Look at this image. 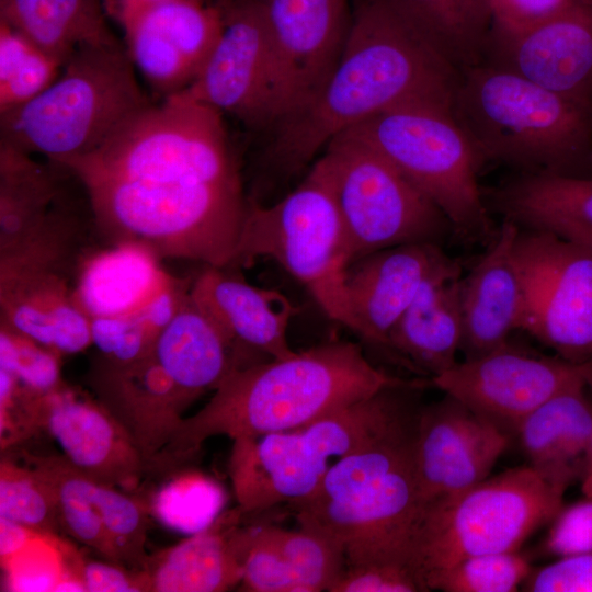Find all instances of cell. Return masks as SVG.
Here are the masks:
<instances>
[{
  "mask_svg": "<svg viewBox=\"0 0 592 592\" xmlns=\"http://www.w3.org/2000/svg\"><path fill=\"white\" fill-rule=\"evenodd\" d=\"M84 254L77 244L48 241L0 255L1 323L59 355L86 350L90 321L75 294Z\"/></svg>",
  "mask_w": 592,
  "mask_h": 592,
  "instance_id": "5bb4252c",
  "label": "cell"
},
{
  "mask_svg": "<svg viewBox=\"0 0 592 592\" xmlns=\"http://www.w3.org/2000/svg\"><path fill=\"white\" fill-rule=\"evenodd\" d=\"M255 1L273 55L278 122L326 83L342 52L351 13L348 0Z\"/></svg>",
  "mask_w": 592,
  "mask_h": 592,
  "instance_id": "e0dca14e",
  "label": "cell"
},
{
  "mask_svg": "<svg viewBox=\"0 0 592 592\" xmlns=\"http://www.w3.org/2000/svg\"><path fill=\"white\" fill-rule=\"evenodd\" d=\"M247 546L242 561L241 590L250 592H301L292 567L264 531L246 526Z\"/></svg>",
  "mask_w": 592,
  "mask_h": 592,
  "instance_id": "b9f144b4",
  "label": "cell"
},
{
  "mask_svg": "<svg viewBox=\"0 0 592 592\" xmlns=\"http://www.w3.org/2000/svg\"><path fill=\"white\" fill-rule=\"evenodd\" d=\"M544 550L557 558L592 553V497L562 505L550 522Z\"/></svg>",
  "mask_w": 592,
  "mask_h": 592,
  "instance_id": "ee69618b",
  "label": "cell"
},
{
  "mask_svg": "<svg viewBox=\"0 0 592 592\" xmlns=\"http://www.w3.org/2000/svg\"><path fill=\"white\" fill-rule=\"evenodd\" d=\"M223 116L183 90L151 102L95 151L64 167L78 180L241 181Z\"/></svg>",
  "mask_w": 592,
  "mask_h": 592,
  "instance_id": "ba28073f",
  "label": "cell"
},
{
  "mask_svg": "<svg viewBox=\"0 0 592 592\" xmlns=\"http://www.w3.org/2000/svg\"><path fill=\"white\" fill-rule=\"evenodd\" d=\"M216 1V0H215Z\"/></svg>",
  "mask_w": 592,
  "mask_h": 592,
  "instance_id": "f5cc1de1",
  "label": "cell"
},
{
  "mask_svg": "<svg viewBox=\"0 0 592 592\" xmlns=\"http://www.w3.org/2000/svg\"><path fill=\"white\" fill-rule=\"evenodd\" d=\"M125 48L159 98L189 88L209 57L223 29L216 3L175 0L119 14Z\"/></svg>",
  "mask_w": 592,
  "mask_h": 592,
  "instance_id": "ac0fdd59",
  "label": "cell"
},
{
  "mask_svg": "<svg viewBox=\"0 0 592 592\" xmlns=\"http://www.w3.org/2000/svg\"><path fill=\"white\" fill-rule=\"evenodd\" d=\"M580 478L583 496L592 497V437L584 457L583 469Z\"/></svg>",
  "mask_w": 592,
  "mask_h": 592,
  "instance_id": "f907efd6",
  "label": "cell"
},
{
  "mask_svg": "<svg viewBox=\"0 0 592 592\" xmlns=\"http://www.w3.org/2000/svg\"><path fill=\"white\" fill-rule=\"evenodd\" d=\"M68 169L0 141V251L26 239L65 193Z\"/></svg>",
  "mask_w": 592,
  "mask_h": 592,
  "instance_id": "d6a6232c",
  "label": "cell"
},
{
  "mask_svg": "<svg viewBox=\"0 0 592 592\" xmlns=\"http://www.w3.org/2000/svg\"><path fill=\"white\" fill-rule=\"evenodd\" d=\"M263 527L295 572L301 592H330L345 567L343 550L334 540L299 525L297 530Z\"/></svg>",
  "mask_w": 592,
  "mask_h": 592,
  "instance_id": "8d00e7d4",
  "label": "cell"
},
{
  "mask_svg": "<svg viewBox=\"0 0 592 592\" xmlns=\"http://www.w3.org/2000/svg\"><path fill=\"white\" fill-rule=\"evenodd\" d=\"M458 78L387 0H355L326 83L269 129L266 167L287 181L333 138L373 116L410 105L452 109Z\"/></svg>",
  "mask_w": 592,
  "mask_h": 592,
  "instance_id": "6da1fadb",
  "label": "cell"
},
{
  "mask_svg": "<svg viewBox=\"0 0 592 592\" xmlns=\"http://www.w3.org/2000/svg\"><path fill=\"white\" fill-rule=\"evenodd\" d=\"M522 585L531 592H592V553L558 558L532 570Z\"/></svg>",
  "mask_w": 592,
  "mask_h": 592,
  "instance_id": "bcb514c9",
  "label": "cell"
},
{
  "mask_svg": "<svg viewBox=\"0 0 592 592\" xmlns=\"http://www.w3.org/2000/svg\"><path fill=\"white\" fill-rule=\"evenodd\" d=\"M517 230L504 220L486 253L462 276L459 351L465 360L505 346L511 332L523 327L525 294L513 251Z\"/></svg>",
  "mask_w": 592,
  "mask_h": 592,
  "instance_id": "d4e9b609",
  "label": "cell"
},
{
  "mask_svg": "<svg viewBox=\"0 0 592 592\" xmlns=\"http://www.w3.org/2000/svg\"><path fill=\"white\" fill-rule=\"evenodd\" d=\"M509 441L505 432L451 395L421 405L414 462L424 509L488 478Z\"/></svg>",
  "mask_w": 592,
  "mask_h": 592,
  "instance_id": "d6986e66",
  "label": "cell"
},
{
  "mask_svg": "<svg viewBox=\"0 0 592 592\" xmlns=\"http://www.w3.org/2000/svg\"><path fill=\"white\" fill-rule=\"evenodd\" d=\"M460 280V265L449 258L424 282L388 335L387 349L430 379L457 363Z\"/></svg>",
  "mask_w": 592,
  "mask_h": 592,
  "instance_id": "4316f807",
  "label": "cell"
},
{
  "mask_svg": "<svg viewBox=\"0 0 592 592\" xmlns=\"http://www.w3.org/2000/svg\"><path fill=\"white\" fill-rule=\"evenodd\" d=\"M78 181L92 225L109 243L137 244L161 260L231 266L248 203L241 181Z\"/></svg>",
  "mask_w": 592,
  "mask_h": 592,
  "instance_id": "5b68a950",
  "label": "cell"
},
{
  "mask_svg": "<svg viewBox=\"0 0 592 592\" xmlns=\"http://www.w3.org/2000/svg\"><path fill=\"white\" fill-rule=\"evenodd\" d=\"M86 489L102 521L115 563L141 571L148 559L145 554L148 505L87 475Z\"/></svg>",
  "mask_w": 592,
  "mask_h": 592,
  "instance_id": "d590c367",
  "label": "cell"
},
{
  "mask_svg": "<svg viewBox=\"0 0 592 592\" xmlns=\"http://www.w3.org/2000/svg\"><path fill=\"white\" fill-rule=\"evenodd\" d=\"M103 0H0V20L62 64L80 47L121 43Z\"/></svg>",
  "mask_w": 592,
  "mask_h": 592,
  "instance_id": "4dcf8cb0",
  "label": "cell"
},
{
  "mask_svg": "<svg viewBox=\"0 0 592 592\" xmlns=\"http://www.w3.org/2000/svg\"><path fill=\"white\" fill-rule=\"evenodd\" d=\"M566 490L525 465L425 508L410 561L424 590L464 558L519 550L537 528L550 524Z\"/></svg>",
  "mask_w": 592,
  "mask_h": 592,
  "instance_id": "9c48e42d",
  "label": "cell"
},
{
  "mask_svg": "<svg viewBox=\"0 0 592 592\" xmlns=\"http://www.w3.org/2000/svg\"><path fill=\"white\" fill-rule=\"evenodd\" d=\"M30 411L33 428L46 430L62 457L88 477L117 488L148 473L136 443L102 403L61 386L33 397Z\"/></svg>",
  "mask_w": 592,
  "mask_h": 592,
  "instance_id": "7402d4cb",
  "label": "cell"
},
{
  "mask_svg": "<svg viewBox=\"0 0 592 592\" xmlns=\"http://www.w3.org/2000/svg\"><path fill=\"white\" fill-rule=\"evenodd\" d=\"M226 270L205 265L191 278L189 294L229 340L240 368L293 355L287 330L298 309L284 294Z\"/></svg>",
  "mask_w": 592,
  "mask_h": 592,
  "instance_id": "603a6c76",
  "label": "cell"
},
{
  "mask_svg": "<svg viewBox=\"0 0 592 592\" xmlns=\"http://www.w3.org/2000/svg\"><path fill=\"white\" fill-rule=\"evenodd\" d=\"M577 3L585 4L592 7V0H573Z\"/></svg>",
  "mask_w": 592,
  "mask_h": 592,
  "instance_id": "816d5d0a",
  "label": "cell"
},
{
  "mask_svg": "<svg viewBox=\"0 0 592 592\" xmlns=\"http://www.w3.org/2000/svg\"><path fill=\"white\" fill-rule=\"evenodd\" d=\"M409 27L458 75L483 62L492 25L487 0H387Z\"/></svg>",
  "mask_w": 592,
  "mask_h": 592,
  "instance_id": "1f68e13d",
  "label": "cell"
},
{
  "mask_svg": "<svg viewBox=\"0 0 592 592\" xmlns=\"http://www.w3.org/2000/svg\"><path fill=\"white\" fill-rule=\"evenodd\" d=\"M420 407L411 403L372 442L334 462L311 494L288 505L299 526L342 548L345 566L411 567L424 512L414 462Z\"/></svg>",
  "mask_w": 592,
  "mask_h": 592,
  "instance_id": "3957f363",
  "label": "cell"
},
{
  "mask_svg": "<svg viewBox=\"0 0 592 592\" xmlns=\"http://www.w3.org/2000/svg\"><path fill=\"white\" fill-rule=\"evenodd\" d=\"M452 114L481 164L569 175L592 167V109L512 72L482 62L459 73Z\"/></svg>",
  "mask_w": 592,
  "mask_h": 592,
  "instance_id": "277c9868",
  "label": "cell"
},
{
  "mask_svg": "<svg viewBox=\"0 0 592 592\" xmlns=\"http://www.w3.org/2000/svg\"><path fill=\"white\" fill-rule=\"evenodd\" d=\"M412 380L375 367L361 345L348 341L237 368L204 407L181 420L156 470H180L212 436L234 441L294 430Z\"/></svg>",
  "mask_w": 592,
  "mask_h": 592,
  "instance_id": "7a4b0ae2",
  "label": "cell"
},
{
  "mask_svg": "<svg viewBox=\"0 0 592 592\" xmlns=\"http://www.w3.org/2000/svg\"><path fill=\"white\" fill-rule=\"evenodd\" d=\"M67 572L79 580L89 592L146 591L141 571H127L126 567L114 562L89 560L67 545L62 546Z\"/></svg>",
  "mask_w": 592,
  "mask_h": 592,
  "instance_id": "f6af8a7d",
  "label": "cell"
},
{
  "mask_svg": "<svg viewBox=\"0 0 592 592\" xmlns=\"http://www.w3.org/2000/svg\"><path fill=\"white\" fill-rule=\"evenodd\" d=\"M0 330V369L11 374L23 391L37 397L64 386L59 354L4 323Z\"/></svg>",
  "mask_w": 592,
  "mask_h": 592,
  "instance_id": "ab89813d",
  "label": "cell"
},
{
  "mask_svg": "<svg viewBox=\"0 0 592 592\" xmlns=\"http://www.w3.org/2000/svg\"><path fill=\"white\" fill-rule=\"evenodd\" d=\"M515 434L528 465L568 488L581 477L592 437V405L584 387L567 389L544 402Z\"/></svg>",
  "mask_w": 592,
  "mask_h": 592,
  "instance_id": "f546056e",
  "label": "cell"
},
{
  "mask_svg": "<svg viewBox=\"0 0 592 592\" xmlns=\"http://www.w3.org/2000/svg\"><path fill=\"white\" fill-rule=\"evenodd\" d=\"M413 569L407 565L373 562L345 566L330 592H422Z\"/></svg>",
  "mask_w": 592,
  "mask_h": 592,
  "instance_id": "7bdbcfd3",
  "label": "cell"
},
{
  "mask_svg": "<svg viewBox=\"0 0 592 592\" xmlns=\"http://www.w3.org/2000/svg\"><path fill=\"white\" fill-rule=\"evenodd\" d=\"M430 380L510 436L554 396L592 385V361L573 363L560 356H535L506 344L483 356L457 362Z\"/></svg>",
  "mask_w": 592,
  "mask_h": 592,
  "instance_id": "9a60e30c",
  "label": "cell"
},
{
  "mask_svg": "<svg viewBox=\"0 0 592 592\" xmlns=\"http://www.w3.org/2000/svg\"><path fill=\"white\" fill-rule=\"evenodd\" d=\"M0 555L1 560L9 558L25 544H27L37 532L0 516Z\"/></svg>",
  "mask_w": 592,
  "mask_h": 592,
  "instance_id": "c3c4849f",
  "label": "cell"
},
{
  "mask_svg": "<svg viewBox=\"0 0 592 592\" xmlns=\"http://www.w3.org/2000/svg\"><path fill=\"white\" fill-rule=\"evenodd\" d=\"M160 261L150 250L132 243L88 250L75 294L89 321L141 317L167 326L183 304L186 283L169 274Z\"/></svg>",
  "mask_w": 592,
  "mask_h": 592,
  "instance_id": "44dd1931",
  "label": "cell"
},
{
  "mask_svg": "<svg viewBox=\"0 0 592 592\" xmlns=\"http://www.w3.org/2000/svg\"><path fill=\"white\" fill-rule=\"evenodd\" d=\"M429 386L425 379L380 390L304 426L232 441L229 476L238 505L260 513L311 494L333 463L372 442Z\"/></svg>",
  "mask_w": 592,
  "mask_h": 592,
  "instance_id": "52a82bcc",
  "label": "cell"
},
{
  "mask_svg": "<svg viewBox=\"0 0 592 592\" xmlns=\"http://www.w3.org/2000/svg\"><path fill=\"white\" fill-rule=\"evenodd\" d=\"M344 133L389 160L443 212L455 230L467 236L487 232V205L477 182L481 162L452 109L402 106Z\"/></svg>",
  "mask_w": 592,
  "mask_h": 592,
  "instance_id": "8fae6325",
  "label": "cell"
},
{
  "mask_svg": "<svg viewBox=\"0 0 592 592\" xmlns=\"http://www.w3.org/2000/svg\"><path fill=\"white\" fill-rule=\"evenodd\" d=\"M531 563L519 550L470 556L454 563L430 583L444 592H513L528 578Z\"/></svg>",
  "mask_w": 592,
  "mask_h": 592,
  "instance_id": "f35d334b",
  "label": "cell"
},
{
  "mask_svg": "<svg viewBox=\"0 0 592 592\" xmlns=\"http://www.w3.org/2000/svg\"><path fill=\"white\" fill-rule=\"evenodd\" d=\"M345 231L350 261L412 242H434L452 226L389 160L343 133L318 158Z\"/></svg>",
  "mask_w": 592,
  "mask_h": 592,
  "instance_id": "7c38bea8",
  "label": "cell"
},
{
  "mask_svg": "<svg viewBox=\"0 0 592 592\" xmlns=\"http://www.w3.org/2000/svg\"><path fill=\"white\" fill-rule=\"evenodd\" d=\"M491 29L516 32L534 26L563 11L573 0H487Z\"/></svg>",
  "mask_w": 592,
  "mask_h": 592,
  "instance_id": "7dc6e473",
  "label": "cell"
},
{
  "mask_svg": "<svg viewBox=\"0 0 592 592\" xmlns=\"http://www.w3.org/2000/svg\"><path fill=\"white\" fill-rule=\"evenodd\" d=\"M223 29L194 82L185 89L223 115L252 129H270L278 116L271 44L255 0H219Z\"/></svg>",
  "mask_w": 592,
  "mask_h": 592,
  "instance_id": "2e32d148",
  "label": "cell"
},
{
  "mask_svg": "<svg viewBox=\"0 0 592 592\" xmlns=\"http://www.w3.org/2000/svg\"><path fill=\"white\" fill-rule=\"evenodd\" d=\"M259 258L280 264L308 289L330 319L353 331L345 291L351 263L348 240L318 159L280 201L263 205L248 200L231 266H248Z\"/></svg>",
  "mask_w": 592,
  "mask_h": 592,
  "instance_id": "30bf717a",
  "label": "cell"
},
{
  "mask_svg": "<svg viewBox=\"0 0 592 592\" xmlns=\"http://www.w3.org/2000/svg\"><path fill=\"white\" fill-rule=\"evenodd\" d=\"M5 587L11 591H55L68 576L61 540L37 533L20 550L1 560Z\"/></svg>",
  "mask_w": 592,
  "mask_h": 592,
  "instance_id": "60d3db41",
  "label": "cell"
},
{
  "mask_svg": "<svg viewBox=\"0 0 592 592\" xmlns=\"http://www.w3.org/2000/svg\"><path fill=\"white\" fill-rule=\"evenodd\" d=\"M151 102L125 45L82 46L48 88L0 115V141L65 166L95 151Z\"/></svg>",
  "mask_w": 592,
  "mask_h": 592,
  "instance_id": "8992f818",
  "label": "cell"
},
{
  "mask_svg": "<svg viewBox=\"0 0 592 592\" xmlns=\"http://www.w3.org/2000/svg\"><path fill=\"white\" fill-rule=\"evenodd\" d=\"M149 352L191 403L240 368L229 340L189 293Z\"/></svg>",
  "mask_w": 592,
  "mask_h": 592,
  "instance_id": "f1b7e54d",
  "label": "cell"
},
{
  "mask_svg": "<svg viewBox=\"0 0 592 592\" xmlns=\"http://www.w3.org/2000/svg\"><path fill=\"white\" fill-rule=\"evenodd\" d=\"M175 1V0H103L107 15L116 19L119 14L147 5ZM200 2L214 3V0H193Z\"/></svg>",
  "mask_w": 592,
  "mask_h": 592,
  "instance_id": "681fc988",
  "label": "cell"
},
{
  "mask_svg": "<svg viewBox=\"0 0 592 592\" xmlns=\"http://www.w3.org/2000/svg\"><path fill=\"white\" fill-rule=\"evenodd\" d=\"M31 464L53 489L60 526L76 540L115 563L102 521L86 489V475L64 457L35 458Z\"/></svg>",
  "mask_w": 592,
  "mask_h": 592,
  "instance_id": "836d02e7",
  "label": "cell"
},
{
  "mask_svg": "<svg viewBox=\"0 0 592 592\" xmlns=\"http://www.w3.org/2000/svg\"><path fill=\"white\" fill-rule=\"evenodd\" d=\"M487 198L519 228L592 247V177L521 173L489 191Z\"/></svg>",
  "mask_w": 592,
  "mask_h": 592,
  "instance_id": "83f0119b",
  "label": "cell"
},
{
  "mask_svg": "<svg viewBox=\"0 0 592 592\" xmlns=\"http://www.w3.org/2000/svg\"><path fill=\"white\" fill-rule=\"evenodd\" d=\"M513 251L525 294L522 330L561 358L592 361V247L519 228Z\"/></svg>",
  "mask_w": 592,
  "mask_h": 592,
  "instance_id": "4fadbf2b",
  "label": "cell"
},
{
  "mask_svg": "<svg viewBox=\"0 0 592 592\" xmlns=\"http://www.w3.org/2000/svg\"><path fill=\"white\" fill-rule=\"evenodd\" d=\"M449 257L434 242H412L367 254L349 265L345 291L353 332L387 349L388 335L424 282Z\"/></svg>",
  "mask_w": 592,
  "mask_h": 592,
  "instance_id": "cb8c5ba5",
  "label": "cell"
},
{
  "mask_svg": "<svg viewBox=\"0 0 592 592\" xmlns=\"http://www.w3.org/2000/svg\"><path fill=\"white\" fill-rule=\"evenodd\" d=\"M247 513L226 510L179 544L148 557L141 570L146 591L218 592L240 584Z\"/></svg>",
  "mask_w": 592,
  "mask_h": 592,
  "instance_id": "484cf974",
  "label": "cell"
},
{
  "mask_svg": "<svg viewBox=\"0 0 592 592\" xmlns=\"http://www.w3.org/2000/svg\"><path fill=\"white\" fill-rule=\"evenodd\" d=\"M483 62L592 109V7L574 2L516 32L491 29Z\"/></svg>",
  "mask_w": 592,
  "mask_h": 592,
  "instance_id": "ffe728a7",
  "label": "cell"
},
{
  "mask_svg": "<svg viewBox=\"0 0 592 592\" xmlns=\"http://www.w3.org/2000/svg\"><path fill=\"white\" fill-rule=\"evenodd\" d=\"M0 516L48 535L60 526L53 489L31 464L1 462Z\"/></svg>",
  "mask_w": 592,
  "mask_h": 592,
  "instance_id": "74e56055",
  "label": "cell"
},
{
  "mask_svg": "<svg viewBox=\"0 0 592 592\" xmlns=\"http://www.w3.org/2000/svg\"><path fill=\"white\" fill-rule=\"evenodd\" d=\"M64 64L0 20V115L37 96Z\"/></svg>",
  "mask_w": 592,
  "mask_h": 592,
  "instance_id": "e575fe53",
  "label": "cell"
}]
</instances>
